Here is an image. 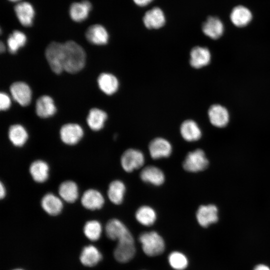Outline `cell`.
I'll return each mask as SVG.
<instances>
[{
  "instance_id": "obj_22",
  "label": "cell",
  "mask_w": 270,
  "mask_h": 270,
  "mask_svg": "<svg viewBox=\"0 0 270 270\" xmlns=\"http://www.w3.org/2000/svg\"><path fill=\"white\" fill-rule=\"evenodd\" d=\"M41 206L48 214L56 216L62 210L63 204L62 200L58 197L53 194L48 193L42 197Z\"/></svg>"
},
{
  "instance_id": "obj_7",
  "label": "cell",
  "mask_w": 270,
  "mask_h": 270,
  "mask_svg": "<svg viewBox=\"0 0 270 270\" xmlns=\"http://www.w3.org/2000/svg\"><path fill=\"white\" fill-rule=\"evenodd\" d=\"M136 252L134 238L126 239L118 242L114 250V256L118 262L126 263L134 258Z\"/></svg>"
},
{
  "instance_id": "obj_36",
  "label": "cell",
  "mask_w": 270,
  "mask_h": 270,
  "mask_svg": "<svg viewBox=\"0 0 270 270\" xmlns=\"http://www.w3.org/2000/svg\"><path fill=\"white\" fill-rule=\"evenodd\" d=\"M10 106V100L8 96L4 93L0 94V109L2 110H8Z\"/></svg>"
},
{
  "instance_id": "obj_19",
  "label": "cell",
  "mask_w": 270,
  "mask_h": 270,
  "mask_svg": "<svg viewBox=\"0 0 270 270\" xmlns=\"http://www.w3.org/2000/svg\"><path fill=\"white\" fill-rule=\"evenodd\" d=\"M102 258V254L94 246L90 244L84 247L81 251L80 260L84 266L92 267L98 264Z\"/></svg>"
},
{
  "instance_id": "obj_12",
  "label": "cell",
  "mask_w": 270,
  "mask_h": 270,
  "mask_svg": "<svg viewBox=\"0 0 270 270\" xmlns=\"http://www.w3.org/2000/svg\"><path fill=\"white\" fill-rule=\"evenodd\" d=\"M92 8V4L88 0L72 2L69 8L70 16L75 22H82L88 18Z\"/></svg>"
},
{
  "instance_id": "obj_4",
  "label": "cell",
  "mask_w": 270,
  "mask_h": 270,
  "mask_svg": "<svg viewBox=\"0 0 270 270\" xmlns=\"http://www.w3.org/2000/svg\"><path fill=\"white\" fill-rule=\"evenodd\" d=\"M208 164L205 153L201 149L189 152L186 156L182 166L187 172H196L205 170Z\"/></svg>"
},
{
  "instance_id": "obj_31",
  "label": "cell",
  "mask_w": 270,
  "mask_h": 270,
  "mask_svg": "<svg viewBox=\"0 0 270 270\" xmlns=\"http://www.w3.org/2000/svg\"><path fill=\"white\" fill-rule=\"evenodd\" d=\"M107 117V114L104 111L93 108L89 112L86 118L87 124L92 130H99L104 127Z\"/></svg>"
},
{
  "instance_id": "obj_40",
  "label": "cell",
  "mask_w": 270,
  "mask_h": 270,
  "mask_svg": "<svg viewBox=\"0 0 270 270\" xmlns=\"http://www.w3.org/2000/svg\"><path fill=\"white\" fill-rule=\"evenodd\" d=\"M4 50H5L4 45L2 43V42H1L0 44V52H4Z\"/></svg>"
},
{
  "instance_id": "obj_42",
  "label": "cell",
  "mask_w": 270,
  "mask_h": 270,
  "mask_svg": "<svg viewBox=\"0 0 270 270\" xmlns=\"http://www.w3.org/2000/svg\"><path fill=\"white\" fill-rule=\"evenodd\" d=\"M12 270H24L20 268H17L13 269Z\"/></svg>"
},
{
  "instance_id": "obj_34",
  "label": "cell",
  "mask_w": 270,
  "mask_h": 270,
  "mask_svg": "<svg viewBox=\"0 0 270 270\" xmlns=\"http://www.w3.org/2000/svg\"><path fill=\"white\" fill-rule=\"evenodd\" d=\"M84 236L91 241H96L101 236L102 232V226L96 220H88L84 224L83 229Z\"/></svg>"
},
{
  "instance_id": "obj_16",
  "label": "cell",
  "mask_w": 270,
  "mask_h": 270,
  "mask_svg": "<svg viewBox=\"0 0 270 270\" xmlns=\"http://www.w3.org/2000/svg\"><path fill=\"white\" fill-rule=\"evenodd\" d=\"M140 178L144 182L155 186L162 185L165 180L164 172L154 166H148L142 169Z\"/></svg>"
},
{
  "instance_id": "obj_37",
  "label": "cell",
  "mask_w": 270,
  "mask_h": 270,
  "mask_svg": "<svg viewBox=\"0 0 270 270\" xmlns=\"http://www.w3.org/2000/svg\"><path fill=\"white\" fill-rule=\"evenodd\" d=\"M139 6H145L151 3L153 0H132Z\"/></svg>"
},
{
  "instance_id": "obj_10",
  "label": "cell",
  "mask_w": 270,
  "mask_h": 270,
  "mask_svg": "<svg viewBox=\"0 0 270 270\" xmlns=\"http://www.w3.org/2000/svg\"><path fill=\"white\" fill-rule=\"evenodd\" d=\"M82 128L76 124L70 123L64 125L60 130V137L62 142L68 145L77 144L82 138Z\"/></svg>"
},
{
  "instance_id": "obj_15",
  "label": "cell",
  "mask_w": 270,
  "mask_h": 270,
  "mask_svg": "<svg viewBox=\"0 0 270 270\" xmlns=\"http://www.w3.org/2000/svg\"><path fill=\"white\" fill-rule=\"evenodd\" d=\"M81 203L86 208L90 210L100 209L104 203L102 194L94 189L86 190L81 198Z\"/></svg>"
},
{
  "instance_id": "obj_18",
  "label": "cell",
  "mask_w": 270,
  "mask_h": 270,
  "mask_svg": "<svg viewBox=\"0 0 270 270\" xmlns=\"http://www.w3.org/2000/svg\"><path fill=\"white\" fill-rule=\"evenodd\" d=\"M210 123L214 126L222 128L226 126L229 120V114L227 110L220 104L212 106L208 111Z\"/></svg>"
},
{
  "instance_id": "obj_2",
  "label": "cell",
  "mask_w": 270,
  "mask_h": 270,
  "mask_svg": "<svg viewBox=\"0 0 270 270\" xmlns=\"http://www.w3.org/2000/svg\"><path fill=\"white\" fill-rule=\"evenodd\" d=\"M138 240L143 252L148 256H159L165 250V242L156 232H143L140 234Z\"/></svg>"
},
{
  "instance_id": "obj_39",
  "label": "cell",
  "mask_w": 270,
  "mask_h": 270,
  "mask_svg": "<svg viewBox=\"0 0 270 270\" xmlns=\"http://www.w3.org/2000/svg\"><path fill=\"white\" fill-rule=\"evenodd\" d=\"M6 189L4 186L3 185L2 183L0 182V198H3L6 195Z\"/></svg>"
},
{
  "instance_id": "obj_6",
  "label": "cell",
  "mask_w": 270,
  "mask_h": 270,
  "mask_svg": "<svg viewBox=\"0 0 270 270\" xmlns=\"http://www.w3.org/2000/svg\"><path fill=\"white\" fill-rule=\"evenodd\" d=\"M105 232L108 238L117 242L134 238L126 226L116 218H112L108 222L105 226Z\"/></svg>"
},
{
  "instance_id": "obj_28",
  "label": "cell",
  "mask_w": 270,
  "mask_h": 270,
  "mask_svg": "<svg viewBox=\"0 0 270 270\" xmlns=\"http://www.w3.org/2000/svg\"><path fill=\"white\" fill-rule=\"evenodd\" d=\"M135 218L140 224L150 226L155 223L157 214L155 210L151 206H142L136 210Z\"/></svg>"
},
{
  "instance_id": "obj_33",
  "label": "cell",
  "mask_w": 270,
  "mask_h": 270,
  "mask_svg": "<svg viewBox=\"0 0 270 270\" xmlns=\"http://www.w3.org/2000/svg\"><path fill=\"white\" fill-rule=\"evenodd\" d=\"M26 42V37L24 32L18 30H14L7 40L9 52L11 54L16 53L20 48L25 45Z\"/></svg>"
},
{
  "instance_id": "obj_25",
  "label": "cell",
  "mask_w": 270,
  "mask_h": 270,
  "mask_svg": "<svg viewBox=\"0 0 270 270\" xmlns=\"http://www.w3.org/2000/svg\"><path fill=\"white\" fill-rule=\"evenodd\" d=\"M230 18L234 26L238 27H243L250 22L252 19V14L246 7L238 6L232 9L230 15Z\"/></svg>"
},
{
  "instance_id": "obj_27",
  "label": "cell",
  "mask_w": 270,
  "mask_h": 270,
  "mask_svg": "<svg viewBox=\"0 0 270 270\" xmlns=\"http://www.w3.org/2000/svg\"><path fill=\"white\" fill-rule=\"evenodd\" d=\"M30 173L33 180L38 182H44L48 178L49 166L42 160H36L30 165Z\"/></svg>"
},
{
  "instance_id": "obj_13",
  "label": "cell",
  "mask_w": 270,
  "mask_h": 270,
  "mask_svg": "<svg viewBox=\"0 0 270 270\" xmlns=\"http://www.w3.org/2000/svg\"><path fill=\"white\" fill-rule=\"evenodd\" d=\"M10 92L14 100L22 106H26L30 102L32 92L25 82H17L10 86Z\"/></svg>"
},
{
  "instance_id": "obj_32",
  "label": "cell",
  "mask_w": 270,
  "mask_h": 270,
  "mask_svg": "<svg viewBox=\"0 0 270 270\" xmlns=\"http://www.w3.org/2000/svg\"><path fill=\"white\" fill-rule=\"evenodd\" d=\"M8 136L12 144L16 146H22L28 138V134L25 128L18 124L12 125L10 127Z\"/></svg>"
},
{
  "instance_id": "obj_29",
  "label": "cell",
  "mask_w": 270,
  "mask_h": 270,
  "mask_svg": "<svg viewBox=\"0 0 270 270\" xmlns=\"http://www.w3.org/2000/svg\"><path fill=\"white\" fill-rule=\"evenodd\" d=\"M126 190V186L122 181L114 180L109 184L108 190V198L112 203L120 204L123 202Z\"/></svg>"
},
{
  "instance_id": "obj_8",
  "label": "cell",
  "mask_w": 270,
  "mask_h": 270,
  "mask_svg": "<svg viewBox=\"0 0 270 270\" xmlns=\"http://www.w3.org/2000/svg\"><path fill=\"white\" fill-rule=\"evenodd\" d=\"M148 150L151 158L158 160L170 156L172 151V147L167 140L156 138L150 142Z\"/></svg>"
},
{
  "instance_id": "obj_1",
  "label": "cell",
  "mask_w": 270,
  "mask_h": 270,
  "mask_svg": "<svg viewBox=\"0 0 270 270\" xmlns=\"http://www.w3.org/2000/svg\"><path fill=\"white\" fill-rule=\"evenodd\" d=\"M86 62V54L82 47L74 41L64 44V70L74 74L80 71Z\"/></svg>"
},
{
  "instance_id": "obj_14",
  "label": "cell",
  "mask_w": 270,
  "mask_h": 270,
  "mask_svg": "<svg viewBox=\"0 0 270 270\" xmlns=\"http://www.w3.org/2000/svg\"><path fill=\"white\" fill-rule=\"evenodd\" d=\"M142 20L147 28L158 29L164 25L166 16L161 8L154 7L144 14Z\"/></svg>"
},
{
  "instance_id": "obj_11",
  "label": "cell",
  "mask_w": 270,
  "mask_h": 270,
  "mask_svg": "<svg viewBox=\"0 0 270 270\" xmlns=\"http://www.w3.org/2000/svg\"><path fill=\"white\" fill-rule=\"evenodd\" d=\"M218 208L214 204L202 205L199 206L196 212V220L200 226L208 227L218 220Z\"/></svg>"
},
{
  "instance_id": "obj_38",
  "label": "cell",
  "mask_w": 270,
  "mask_h": 270,
  "mask_svg": "<svg viewBox=\"0 0 270 270\" xmlns=\"http://www.w3.org/2000/svg\"><path fill=\"white\" fill-rule=\"evenodd\" d=\"M254 270H270V268L263 264H260L255 266Z\"/></svg>"
},
{
  "instance_id": "obj_20",
  "label": "cell",
  "mask_w": 270,
  "mask_h": 270,
  "mask_svg": "<svg viewBox=\"0 0 270 270\" xmlns=\"http://www.w3.org/2000/svg\"><path fill=\"white\" fill-rule=\"evenodd\" d=\"M210 58V53L207 48L196 46L190 51V63L192 67L200 68L208 65Z\"/></svg>"
},
{
  "instance_id": "obj_24",
  "label": "cell",
  "mask_w": 270,
  "mask_h": 270,
  "mask_svg": "<svg viewBox=\"0 0 270 270\" xmlns=\"http://www.w3.org/2000/svg\"><path fill=\"white\" fill-rule=\"evenodd\" d=\"M36 110L38 116L46 118L53 116L56 112V108L52 98L48 96L40 97L36 105Z\"/></svg>"
},
{
  "instance_id": "obj_35",
  "label": "cell",
  "mask_w": 270,
  "mask_h": 270,
  "mask_svg": "<svg viewBox=\"0 0 270 270\" xmlns=\"http://www.w3.org/2000/svg\"><path fill=\"white\" fill-rule=\"evenodd\" d=\"M168 260L170 266L174 270H184L188 265L187 256L179 251L172 252Z\"/></svg>"
},
{
  "instance_id": "obj_21",
  "label": "cell",
  "mask_w": 270,
  "mask_h": 270,
  "mask_svg": "<svg viewBox=\"0 0 270 270\" xmlns=\"http://www.w3.org/2000/svg\"><path fill=\"white\" fill-rule=\"evenodd\" d=\"M224 25L216 16H209L202 25L204 34L212 39L219 38L223 34Z\"/></svg>"
},
{
  "instance_id": "obj_3",
  "label": "cell",
  "mask_w": 270,
  "mask_h": 270,
  "mask_svg": "<svg viewBox=\"0 0 270 270\" xmlns=\"http://www.w3.org/2000/svg\"><path fill=\"white\" fill-rule=\"evenodd\" d=\"M45 54L52 70L57 74L61 73L64 70V44L50 42L46 49Z\"/></svg>"
},
{
  "instance_id": "obj_23",
  "label": "cell",
  "mask_w": 270,
  "mask_h": 270,
  "mask_svg": "<svg viewBox=\"0 0 270 270\" xmlns=\"http://www.w3.org/2000/svg\"><path fill=\"white\" fill-rule=\"evenodd\" d=\"M180 132L182 138L188 142L196 141L202 136L201 130L198 126L192 120H186L182 124Z\"/></svg>"
},
{
  "instance_id": "obj_26",
  "label": "cell",
  "mask_w": 270,
  "mask_h": 270,
  "mask_svg": "<svg viewBox=\"0 0 270 270\" xmlns=\"http://www.w3.org/2000/svg\"><path fill=\"white\" fill-rule=\"evenodd\" d=\"M98 84L100 90L108 95L115 93L118 88V81L113 74L102 73L98 78Z\"/></svg>"
},
{
  "instance_id": "obj_41",
  "label": "cell",
  "mask_w": 270,
  "mask_h": 270,
  "mask_svg": "<svg viewBox=\"0 0 270 270\" xmlns=\"http://www.w3.org/2000/svg\"><path fill=\"white\" fill-rule=\"evenodd\" d=\"M10 2H16V3H18L19 2H20L22 0H8Z\"/></svg>"
},
{
  "instance_id": "obj_5",
  "label": "cell",
  "mask_w": 270,
  "mask_h": 270,
  "mask_svg": "<svg viewBox=\"0 0 270 270\" xmlns=\"http://www.w3.org/2000/svg\"><path fill=\"white\" fill-rule=\"evenodd\" d=\"M144 162L145 158L142 152L132 148L125 150L120 158L122 167L127 172H131L140 168L144 165Z\"/></svg>"
},
{
  "instance_id": "obj_17",
  "label": "cell",
  "mask_w": 270,
  "mask_h": 270,
  "mask_svg": "<svg viewBox=\"0 0 270 270\" xmlns=\"http://www.w3.org/2000/svg\"><path fill=\"white\" fill-rule=\"evenodd\" d=\"M86 37L92 44L104 45L108 42V34L104 26L94 24L88 28L86 32Z\"/></svg>"
},
{
  "instance_id": "obj_9",
  "label": "cell",
  "mask_w": 270,
  "mask_h": 270,
  "mask_svg": "<svg viewBox=\"0 0 270 270\" xmlns=\"http://www.w3.org/2000/svg\"><path fill=\"white\" fill-rule=\"evenodd\" d=\"M16 16L22 25L30 26L35 16V10L32 4L28 2H20L14 7Z\"/></svg>"
},
{
  "instance_id": "obj_30",
  "label": "cell",
  "mask_w": 270,
  "mask_h": 270,
  "mask_svg": "<svg viewBox=\"0 0 270 270\" xmlns=\"http://www.w3.org/2000/svg\"><path fill=\"white\" fill-rule=\"evenodd\" d=\"M58 194L64 201L70 203L74 202L78 196V186L73 181H64L59 186Z\"/></svg>"
}]
</instances>
